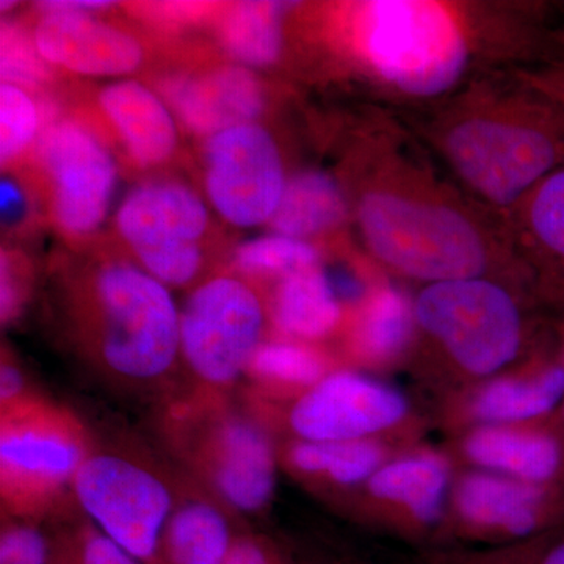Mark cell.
Instances as JSON below:
<instances>
[{
	"instance_id": "obj_31",
	"label": "cell",
	"mask_w": 564,
	"mask_h": 564,
	"mask_svg": "<svg viewBox=\"0 0 564 564\" xmlns=\"http://www.w3.org/2000/svg\"><path fill=\"white\" fill-rule=\"evenodd\" d=\"M40 129V111L31 96L9 82L0 85V159L3 165L31 147Z\"/></svg>"
},
{
	"instance_id": "obj_35",
	"label": "cell",
	"mask_w": 564,
	"mask_h": 564,
	"mask_svg": "<svg viewBox=\"0 0 564 564\" xmlns=\"http://www.w3.org/2000/svg\"><path fill=\"white\" fill-rule=\"evenodd\" d=\"M225 564H291V562L269 538L242 533L237 538Z\"/></svg>"
},
{
	"instance_id": "obj_39",
	"label": "cell",
	"mask_w": 564,
	"mask_h": 564,
	"mask_svg": "<svg viewBox=\"0 0 564 564\" xmlns=\"http://www.w3.org/2000/svg\"><path fill=\"white\" fill-rule=\"evenodd\" d=\"M24 196L20 187L14 182L2 181V215L3 220H11L13 217H20L24 210Z\"/></svg>"
},
{
	"instance_id": "obj_5",
	"label": "cell",
	"mask_w": 564,
	"mask_h": 564,
	"mask_svg": "<svg viewBox=\"0 0 564 564\" xmlns=\"http://www.w3.org/2000/svg\"><path fill=\"white\" fill-rule=\"evenodd\" d=\"M445 158L459 180L494 206L522 202L564 166V106L558 99L505 115H473L448 128Z\"/></svg>"
},
{
	"instance_id": "obj_7",
	"label": "cell",
	"mask_w": 564,
	"mask_h": 564,
	"mask_svg": "<svg viewBox=\"0 0 564 564\" xmlns=\"http://www.w3.org/2000/svg\"><path fill=\"white\" fill-rule=\"evenodd\" d=\"M170 473L133 445L95 444L74 478V505L96 529L143 564H159L163 530L177 496Z\"/></svg>"
},
{
	"instance_id": "obj_18",
	"label": "cell",
	"mask_w": 564,
	"mask_h": 564,
	"mask_svg": "<svg viewBox=\"0 0 564 564\" xmlns=\"http://www.w3.org/2000/svg\"><path fill=\"white\" fill-rule=\"evenodd\" d=\"M33 43L44 62L85 76H122L143 62L139 41L91 13L47 11Z\"/></svg>"
},
{
	"instance_id": "obj_17",
	"label": "cell",
	"mask_w": 564,
	"mask_h": 564,
	"mask_svg": "<svg viewBox=\"0 0 564 564\" xmlns=\"http://www.w3.org/2000/svg\"><path fill=\"white\" fill-rule=\"evenodd\" d=\"M456 452L469 469L540 486H564L562 413L524 425L477 426L458 434Z\"/></svg>"
},
{
	"instance_id": "obj_43",
	"label": "cell",
	"mask_w": 564,
	"mask_h": 564,
	"mask_svg": "<svg viewBox=\"0 0 564 564\" xmlns=\"http://www.w3.org/2000/svg\"><path fill=\"white\" fill-rule=\"evenodd\" d=\"M563 106H564V102H563Z\"/></svg>"
},
{
	"instance_id": "obj_40",
	"label": "cell",
	"mask_w": 564,
	"mask_h": 564,
	"mask_svg": "<svg viewBox=\"0 0 564 564\" xmlns=\"http://www.w3.org/2000/svg\"><path fill=\"white\" fill-rule=\"evenodd\" d=\"M556 352H558V358H560V361H562V366L564 369V323L562 325V328H560V343H558V350H556ZM560 413H562V415L564 417V399H563L562 410H560Z\"/></svg>"
},
{
	"instance_id": "obj_42",
	"label": "cell",
	"mask_w": 564,
	"mask_h": 564,
	"mask_svg": "<svg viewBox=\"0 0 564 564\" xmlns=\"http://www.w3.org/2000/svg\"><path fill=\"white\" fill-rule=\"evenodd\" d=\"M563 44H564V33H563Z\"/></svg>"
},
{
	"instance_id": "obj_21",
	"label": "cell",
	"mask_w": 564,
	"mask_h": 564,
	"mask_svg": "<svg viewBox=\"0 0 564 564\" xmlns=\"http://www.w3.org/2000/svg\"><path fill=\"white\" fill-rule=\"evenodd\" d=\"M397 452L389 441L381 440L352 443L288 440L280 445V466L307 488L355 496Z\"/></svg>"
},
{
	"instance_id": "obj_3",
	"label": "cell",
	"mask_w": 564,
	"mask_h": 564,
	"mask_svg": "<svg viewBox=\"0 0 564 564\" xmlns=\"http://www.w3.org/2000/svg\"><path fill=\"white\" fill-rule=\"evenodd\" d=\"M358 221L375 258L411 280L434 284L481 278L491 263L477 223L426 195L372 188L359 199Z\"/></svg>"
},
{
	"instance_id": "obj_6",
	"label": "cell",
	"mask_w": 564,
	"mask_h": 564,
	"mask_svg": "<svg viewBox=\"0 0 564 564\" xmlns=\"http://www.w3.org/2000/svg\"><path fill=\"white\" fill-rule=\"evenodd\" d=\"M414 313L417 332L440 348L459 380L458 391L507 372L524 350L521 304L489 278L425 284Z\"/></svg>"
},
{
	"instance_id": "obj_37",
	"label": "cell",
	"mask_w": 564,
	"mask_h": 564,
	"mask_svg": "<svg viewBox=\"0 0 564 564\" xmlns=\"http://www.w3.org/2000/svg\"><path fill=\"white\" fill-rule=\"evenodd\" d=\"M36 393L29 383L20 364L3 352L0 366V408L11 406Z\"/></svg>"
},
{
	"instance_id": "obj_36",
	"label": "cell",
	"mask_w": 564,
	"mask_h": 564,
	"mask_svg": "<svg viewBox=\"0 0 564 564\" xmlns=\"http://www.w3.org/2000/svg\"><path fill=\"white\" fill-rule=\"evenodd\" d=\"M25 281L20 272H14L9 259L2 258V285H0V313H2L3 325H10L11 322L20 317L22 306H24Z\"/></svg>"
},
{
	"instance_id": "obj_19",
	"label": "cell",
	"mask_w": 564,
	"mask_h": 564,
	"mask_svg": "<svg viewBox=\"0 0 564 564\" xmlns=\"http://www.w3.org/2000/svg\"><path fill=\"white\" fill-rule=\"evenodd\" d=\"M166 99L188 131L199 135L250 124L261 115L263 93L258 77L239 66H226L195 77L165 82Z\"/></svg>"
},
{
	"instance_id": "obj_41",
	"label": "cell",
	"mask_w": 564,
	"mask_h": 564,
	"mask_svg": "<svg viewBox=\"0 0 564 564\" xmlns=\"http://www.w3.org/2000/svg\"><path fill=\"white\" fill-rule=\"evenodd\" d=\"M560 93H563L562 96H560V98H556V99H560V101L564 102V91L563 90H560Z\"/></svg>"
},
{
	"instance_id": "obj_23",
	"label": "cell",
	"mask_w": 564,
	"mask_h": 564,
	"mask_svg": "<svg viewBox=\"0 0 564 564\" xmlns=\"http://www.w3.org/2000/svg\"><path fill=\"white\" fill-rule=\"evenodd\" d=\"M267 311L282 337L304 344L333 336L344 321L343 299L321 267L278 281Z\"/></svg>"
},
{
	"instance_id": "obj_15",
	"label": "cell",
	"mask_w": 564,
	"mask_h": 564,
	"mask_svg": "<svg viewBox=\"0 0 564 564\" xmlns=\"http://www.w3.org/2000/svg\"><path fill=\"white\" fill-rule=\"evenodd\" d=\"M40 158L52 181V210L70 236L95 232L106 220L118 170L113 159L84 126L51 124L40 139Z\"/></svg>"
},
{
	"instance_id": "obj_32",
	"label": "cell",
	"mask_w": 564,
	"mask_h": 564,
	"mask_svg": "<svg viewBox=\"0 0 564 564\" xmlns=\"http://www.w3.org/2000/svg\"><path fill=\"white\" fill-rule=\"evenodd\" d=\"M52 541V564H143L88 521L63 530Z\"/></svg>"
},
{
	"instance_id": "obj_13",
	"label": "cell",
	"mask_w": 564,
	"mask_h": 564,
	"mask_svg": "<svg viewBox=\"0 0 564 564\" xmlns=\"http://www.w3.org/2000/svg\"><path fill=\"white\" fill-rule=\"evenodd\" d=\"M204 172L212 206L240 228L272 221L288 184L273 137L256 122L209 137Z\"/></svg>"
},
{
	"instance_id": "obj_24",
	"label": "cell",
	"mask_w": 564,
	"mask_h": 564,
	"mask_svg": "<svg viewBox=\"0 0 564 564\" xmlns=\"http://www.w3.org/2000/svg\"><path fill=\"white\" fill-rule=\"evenodd\" d=\"M417 333L414 300L400 289L383 285L359 303L350 350L364 366H392L410 352Z\"/></svg>"
},
{
	"instance_id": "obj_14",
	"label": "cell",
	"mask_w": 564,
	"mask_h": 564,
	"mask_svg": "<svg viewBox=\"0 0 564 564\" xmlns=\"http://www.w3.org/2000/svg\"><path fill=\"white\" fill-rule=\"evenodd\" d=\"M455 478L451 456L433 448H408L393 454L355 496L364 518L422 538L443 530Z\"/></svg>"
},
{
	"instance_id": "obj_33",
	"label": "cell",
	"mask_w": 564,
	"mask_h": 564,
	"mask_svg": "<svg viewBox=\"0 0 564 564\" xmlns=\"http://www.w3.org/2000/svg\"><path fill=\"white\" fill-rule=\"evenodd\" d=\"M54 541L40 522L2 518L0 564H52Z\"/></svg>"
},
{
	"instance_id": "obj_20",
	"label": "cell",
	"mask_w": 564,
	"mask_h": 564,
	"mask_svg": "<svg viewBox=\"0 0 564 564\" xmlns=\"http://www.w3.org/2000/svg\"><path fill=\"white\" fill-rule=\"evenodd\" d=\"M232 511L180 470L177 496L163 530L159 564H225L239 534Z\"/></svg>"
},
{
	"instance_id": "obj_27",
	"label": "cell",
	"mask_w": 564,
	"mask_h": 564,
	"mask_svg": "<svg viewBox=\"0 0 564 564\" xmlns=\"http://www.w3.org/2000/svg\"><path fill=\"white\" fill-rule=\"evenodd\" d=\"M524 225L545 285L564 302V166L525 196Z\"/></svg>"
},
{
	"instance_id": "obj_22",
	"label": "cell",
	"mask_w": 564,
	"mask_h": 564,
	"mask_svg": "<svg viewBox=\"0 0 564 564\" xmlns=\"http://www.w3.org/2000/svg\"><path fill=\"white\" fill-rule=\"evenodd\" d=\"M99 104L137 165L150 169L172 158L176 122L150 88L137 80L115 82L99 93Z\"/></svg>"
},
{
	"instance_id": "obj_12",
	"label": "cell",
	"mask_w": 564,
	"mask_h": 564,
	"mask_svg": "<svg viewBox=\"0 0 564 564\" xmlns=\"http://www.w3.org/2000/svg\"><path fill=\"white\" fill-rule=\"evenodd\" d=\"M564 529V486H540L469 469L456 474L441 533L500 547Z\"/></svg>"
},
{
	"instance_id": "obj_1",
	"label": "cell",
	"mask_w": 564,
	"mask_h": 564,
	"mask_svg": "<svg viewBox=\"0 0 564 564\" xmlns=\"http://www.w3.org/2000/svg\"><path fill=\"white\" fill-rule=\"evenodd\" d=\"M69 307L82 356L107 384L170 395L181 310L165 284L132 263H104L74 285Z\"/></svg>"
},
{
	"instance_id": "obj_25",
	"label": "cell",
	"mask_w": 564,
	"mask_h": 564,
	"mask_svg": "<svg viewBox=\"0 0 564 564\" xmlns=\"http://www.w3.org/2000/svg\"><path fill=\"white\" fill-rule=\"evenodd\" d=\"M323 352L299 340H263L248 367V402L280 404L295 399L332 372Z\"/></svg>"
},
{
	"instance_id": "obj_28",
	"label": "cell",
	"mask_w": 564,
	"mask_h": 564,
	"mask_svg": "<svg viewBox=\"0 0 564 564\" xmlns=\"http://www.w3.org/2000/svg\"><path fill=\"white\" fill-rule=\"evenodd\" d=\"M282 2H240L223 14L220 43L236 61L250 66H269L282 50Z\"/></svg>"
},
{
	"instance_id": "obj_34",
	"label": "cell",
	"mask_w": 564,
	"mask_h": 564,
	"mask_svg": "<svg viewBox=\"0 0 564 564\" xmlns=\"http://www.w3.org/2000/svg\"><path fill=\"white\" fill-rule=\"evenodd\" d=\"M3 82L33 85L46 79L47 70L35 43L14 24L2 25Z\"/></svg>"
},
{
	"instance_id": "obj_26",
	"label": "cell",
	"mask_w": 564,
	"mask_h": 564,
	"mask_svg": "<svg viewBox=\"0 0 564 564\" xmlns=\"http://www.w3.org/2000/svg\"><path fill=\"white\" fill-rule=\"evenodd\" d=\"M347 214V203L339 185L322 172H303L288 181L272 228L276 234L304 240L332 231Z\"/></svg>"
},
{
	"instance_id": "obj_16",
	"label": "cell",
	"mask_w": 564,
	"mask_h": 564,
	"mask_svg": "<svg viewBox=\"0 0 564 564\" xmlns=\"http://www.w3.org/2000/svg\"><path fill=\"white\" fill-rule=\"evenodd\" d=\"M452 397L445 413L459 433L477 426L541 422L562 410L564 369L555 352L551 358L507 370Z\"/></svg>"
},
{
	"instance_id": "obj_38",
	"label": "cell",
	"mask_w": 564,
	"mask_h": 564,
	"mask_svg": "<svg viewBox=\"0 0 564 564\" xmlns=\"http://www.w3.org/2000/svg\"><path fill=\"white\" fill-rule=\"evenodd\" d=\"M40 9L47 11H73V13H91L110 9L113 2L106 0H55V2H41Z\"/></svg>"
},
{
	"instance_id": "obj_2",
	"label": "cell",
	"mask_w": 564,
	"mask_h": 564,
	"mask_svg": "<svg viewBox=\"0 0 564 564\" xmlns=\"http://www.w3.org/2000/svg\"><path fill=\"white\" fill-rule=\"evenodd\" d=\"M159 425L182 473L234 514H259L270 507L281 467L280 445L250 403H234L232 395L172 393Z\"/></svg>"
},
{
	"instance_id": "obj_10",
	"label": "cell",
	"mask_w": 564,
	"mask_h": 564,
	"mask_svg": "<svg viewBox=\"0 0 564 564\" xmlns=\"http://www.w3.org/2000/svg\"><path fill=\"white\" fill-rule=\"evenodd\" d=\"M248 403L273 432L313 443L389 441L413 419L402 389L355 369H334L285 403Z\"/></svg>"
},
{
	"instance_id": "obj_8",
	"label": "cell",
	"mask_w": 564,
	"mask_h": 564,
	"mask_svg": "<svg viewBox=\"0 0 564 564\" xmlns=\"http://www.w3.org/2000/svg\"><path fill=\"white\" fill-rule=\"evenodd\" d=\"M358 40L364 58L381 79L419 98L451 90L469 61L458 20L437 2L364 3Z\"/></svg>"
},
{
	"instance_id": "obj_29",
	"label": "cell",
	"mask_w": 564,
	"mask_h": 564,
	"mask_svg": "<svg viewBox=\"0 0 564 564\" xmlns=\"http://www.w3.org/2000/svg\"><path fill=\"white\" fill-rule=\"evenodd\" d=\"M317 250L306 240L272 234L240 245L234 252V265L250 278L284 280L293 273L318 267Z\"/></svg>"
},
{
	"instance_id": "obj_4",
	"label": "cell",
	"mask_w": 564,
	"mask_h": 564,
	"mask_svg": "<svg viewBox=\"0 0 564 564\" xmlns=\"http://www.w3.org/2000/svg\"><path fill=\"white\" fill-rule=\"evenodd\" d=\"M96 440L79 415L36 392L0 408L2 518L43 521L68 507Z\"/></svg>"
},
{
	"instance_id": "obj_11",
	"label": "cell",
	"mask_w": 564,
	"mask_h": 564,
	"mask_svg": "<svg viewBox=\"0 0 564 564\" xmlns=\"http://www.w3.org/2000/svg\"><path fill=\"white\" fill-rule=\"evenodd\" d=\"M209 225L203 199L174 181L140 185L126 196L117 214L122 239L141 269L166 288H184L203 267L199 239Z\"/></svg>"
},
{
	"instance_id": "obj_9",
	"label": "cell",
	"mask_w": 564,
	"mask_h": 564,
	"mask_svg": "<svg viewBox=\"0 0 564 564\" xmlns=\"http://www.w3.org/2000/svg\"><path fill=\"white\" fill-rule=\"evenodd\" d=\"M265 304L242 278H210L193 289L181 310L180 359L187 391L232 395L263 343Z\"/></svg>"
},
{
	"instance_id": "obj_30",
	"label": "cell",
	"mask_w": 564,
	"mask_h": 564,
	"mask_svg": "<svg viewBox=\"0 0 564 564\" xmlns=\"http://www.w3.org/2000/svg\"><path fill=\"white\" fill-rule=\"evenodd\" d=\"M432 564H564V529L524 543L437 555Z\"/></svg>"
}]
</instances>
